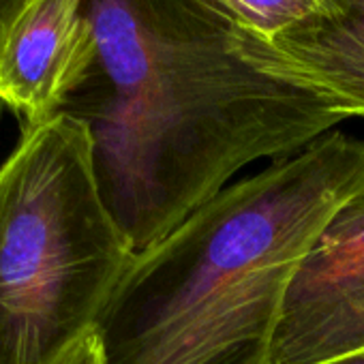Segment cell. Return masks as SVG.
Returning <instances> with one entry per match:
<instances>
[{"label":"cell","mask_w":364,"mask_h":364,"mask_svg":"<svg viewBox=\"0 0 364 364\" xmlns=\"http://www.w3.org/2000/svg\"><path fill=\"white\" fill-rule=\"evenodd\" d=\"M24 3L26 0H0V41H3L7 26L11 24V20L16 18V14Z\"/></svg>","instance_id":"obj_9"},{"label":"cell","mask_w":364,"mask_h":364,"mask_svg":"<svg viewBox=\"0 0 364 364\" xmlns=\"http://www.w3.org/2000/svg\"><path fill=\"white\" fill-rule=\"evenodd\" d=\"M364 349V196L317 238L287 291L272 364H321Z\"/></svg>","instance_id":"obj_4"},{"label":"cell","mask_w":364,"mask_h":364,"mask_svg":"<svg viewBox=\"0 0 364 364\" xmlns=\"http://www.w3.org/2000/svg\"><path fill=\"white\" fill-rule=\"evenodd\" d=\"M88 0H26L0 41V103L24 127L63 114L99 48Z\"/></svg>","instance_id":"obj_6"},{"label":"cell","mask_w":364,"mask_h":364,"mask_svg":"<svg viewBox=\"0 0 364 364\" xmlns=\"http://www.w3.org/2000/svg\"><path fill=\"white\" fill-rule=\"evenodd\" d=\"M133 255L86 122L24 127L0 167V364H60L95 332Z\"/></svg>","instance_id":"obj_3"},{"label":"cell","mask_w":364,"mask_h":364,"mask_svg":"<svg viewBox=\"0 0 364 364\" xmlns=\"http://www.w3.org/2000/svg\"><path fill=\"white\" fill-rule=\"evenodd\" d=\"M97 65L63 114L86 122L101 196L135 253L165 238L262 159L345 118L230 52L180 0H88Z\"/></svg>","instance_id":"obj_1"},{"label":"cell","mask_w":364,"mask_h":364,"mask_svg":"<svg viewBox=\"0 0 364 364\" xmlns=\"http://www.w3.org/2000/svg\"><path fill=\"white\" fill-rule=\"evenodd\" d=\"M364 196V137L330 131L232 182L133 255L95 334L103 364H272L291 281Z\"/></svg>","instance_id":"obj_2"},{"label":"cell","mask_w":364,"mask_h":364,"mask_svg":"<svg viewBox=\"0 0 364 364\" xmlns=\"http://www.w3.org/2000/svg\"><path fill=\"white\" fill-rule=\"evenodd\" d=\"M221 31L272 37L311 11L321 0H180Z\"/></svg>","instance_id":"obj_7"},{"label":"cell","mask_w":364,"mask_h":364,"mask_svg":"<svg viewBox=\"0 0 364 364\" xmlns=\"http://www.w3.org/2000/svg\"><path fill=\"white\" fill-rule=\"evenodd\" d=\"M321 364H364V349H362V351H355V353H351V355L338 358V360L321 362Z\"/></svg>","instance_id":"obj_10"},{"label":"cell","mask_w":364,"mask_h":364,"mask_svg":"<svg viewBox=\"0 0 364 364\" xmlns=\"http://www.w3.org/2000/svg\"><path fill=\"white\" fill-rule=\"evenodd\" d=\"M232 54L343 118H364V0H321L272 37L221 31Z\"/></svg>","instance_id":"obj_5"},{"label":"cell","mask_w":364,"mask_h":364,"mask_svg":"<svg viewBox=\"0 0 364 364\" xmlns=\"http://www.w3.org/2000/svg\"><path fill=\"white\" fill-rule=\"evenodd\" d=\"M60 364H103V353L97 334H88L84 341H80Z\"/></svg>","instance_id":"obj_8"}]
</instances>
